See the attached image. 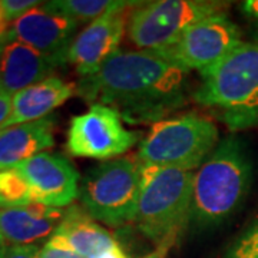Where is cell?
<instances>
[{
    "label": "cell",
    "mask_w": 258,
    "mask_h": 258,
    "mask_svg": "<svg viewBox=\"0 0 258 258\" xmlns=\"http://www.w3.org/2000/svg\"><path fill=\"white\" fill-rule=\"evenodd\" d=\"M186 74L151 50H118L98 74L81 78L76 95L128 123H157L185 105Z\"/></svg>",
    "instance_id": "obj_1"
},
{
    "label": "cell",
    "mask_w": 258,
    "mask_h": 258,
    "mask_svg": "<svg viewBox=\"0 0 258 258\" xmlns=\"http://www.w3.org/2000/svg\"><path fill=\"white\" fill-rule=\"evenodd\" d=\"M252 181V162L244 142L230 135L217 145L194 174L191 221L215 227L230 218L245 200Z\"/></svg>",
    "instance_id": "obj_2"
},
{
    "label": "cell",
    "mask_w": 258,
    "mask_h": 258,
    "mask_svg": "<svg viewBox=\"0 0 258 258\" xmlns=\"http://www.w3.org/2000/svg\"><path fill=\"white\" fill-rule=\"evenodd\" d=\"M194 99L218 113L237 132L258 125V40L241 42L218 63L201 72Z\"/></svg>",
    "instance_id": "obj_3"
},
{
    "label": "cell",
    "mask_w": 258,
    "mask_h": 258,
    "mask_svg": "<svg viewBox=\"0 0 258 258\" xmlns=\"http://www.w3.org/2000/svg\"><path fill=\"white\" fill-rule=\"evenodd\" d=\"M192 184V171L142 166L135 222L158 248H171L191 220Z\"/></svg>",
    "instance_id": "obj_4"
},
{
    "label": "cell",
    "mask_w": 258,
    "mask_h": 258,
    "mask_svg": "<svg viewBox=\"0 0 258 258\" xmlns=\"http://www.w3.org/2000/svg\"><path fill=\"white\" fill-rule=\"evenodd\" d=\"M220 132L215 122L200 113H184L154 123L141 141L142 165L192 171L217 148Z\"/></svg>",
    "instance_id": "obj_5"
},
{
    "label": "cell",
    "mask_w": 258,
    "mask_h": 258,
    "mask_svg": "<svg viewBox=\"0 0 258 258\" xmlns=\"http://www.w3.org/2000/svg\"><path fill=\"white\" fill-rule=\"evenodd\" d=\"M142 166L138 157H120L101 162L83 176L79 200L93 220L113 228L135 221Z\"/></svg>",
    "instance_id": "obj_6"
},
{
    "label": "cell",
    "mask_w": 258,
    "mask_h": 258,
    "mask_svg": "<svg viewBox=\"0 0 258 258\" xmlns=\"http://www.w3.org/2000/svg\"><path fill=\"white\" fill-rule=\"evenodd\" d=\"M227 3L208 0H158L139 3L129 13V40L139 50L159 52L171 46L200 20L224 13Z\"/></svg>",
    "instance_id": "obj_7"
},
{
    "label": "cell",
    "mask_w": 258,
    "mask_h": 258,
    "mask_svg": "<svg viewBox=\"0 0 258 258\" xmlns=\"http://www.w3.org/2000/svg\"><path fill=\"white\" fill-rule=\"evenodd\" d=\"M241 42L240 28L225 13H218L200 20L186 29L171 46L154 53L185 72L200 71L201 74L218 63Z\"/></svg>",
    "instance_id": "obj_8"
},
{
    "label": "cell",
    "mask_w": 258,
    "mask_h": 258,
    "mask_svg": "<svg viewBox=\"0 0 258 258\" xmlns=\"http://www.w3.org/2000/svg\"><path fill=\"white\" fill-rule=\"evenodd\" d=\"M139 134L123 126L119 113L106 105L93 103L89 111L71 119L66 149L71 155L111 161L128 152Z\"/></svg>",
    "instance_id": "obj_9"
},
{
    "label": "cell",
    "mask_w": 258,
    "mask_h": 258,
    "mask_svg": "<svg viewBox=\"0 0 258 258\" xmlns=\"http://www.w3.org/2000/svg\"><path fill=\"white\" fill-rule=\"evenodd\" d=\"M139 3L128 2L82 29L71 43L66 63L74 64L76 74L81 78L98 74L102 66L119 50L120 42L128 26L126 12L132 6H138Z\"/></svg>",
    "instance_id": "obj_10"
},
{
    "label": "cell",
    "mask_w": 258,
    "mask_h": 258,
    "mask_svg": "<svg viewBox=\"0 0 258 258\" xmlns=\"http://www.w3.org/2000/svg\"><path fill=\"white\" fill-rule=\"evenodd\" d=\"M26 178L35 203L64 208L79 198L81 175L63 155L42 152L16 166Z\"/></svg>",
    "instance_id": "obj_11"
},
{
    "label": "cell",
    "mask_w": 258,
    "mask_h": 258,
    "mask_svg": "<svg viewBox=\"0 0 258 258\" xmlns=\"http://www.w3.org/2000/svg\"><path fill=\"white\" fill-rule=\"evenodd\" d=\"M79 26L81 23L74 19L37 6L12 25L9 37L36 49L60 66L66 63L68 50Z\"/></svg>",
    "instance_id": "obj_12"
},
{
    "label": "cell",
    "mask_w": 258,
    "mask_h": 258,
    "mask_svg": "<svg viewBox=\"0 0 258 258\" xmlns=\"http://www.w3.org/2000/svg\"><path fill=\"white\" fill-rule=\"evenodd\" d=\"M46 242L71 249L85 258H98L118 244L111 232L96 224L79 205H71L64 210L63 220Z\"/></svg>",
    "instance_id": "obj_13"
},
{
    "label": "cell",
    "mask_w": 258,
    "mask_h": 258,
    "mask_svg": "<svg viewBox=\"0 0 258 258\" xmlns=\"http://www.w3.org/2000/svg\"><path fill=\"white\" fill-rule=\"evenodd\" d=\"M63 215V208H52L37 203L0 210V235L8 245H36L37 241L52 237Z\"/></svg>",
    "instance_id": "obj_14"
},
{
    "label": "cell",
    "mask_w": 258,
    "mask_h": 258,
    "mask_svg": "<svg viewBox=\"0 0 258 258\" xmlns=\"http://www.w3.org/2000/svg\"><path fill=\"white\" fill-rule=\"evenodd\" d=\"M74 95H76V83L66 82L57 76L22 89L13 95L12 113L2 129L47 118Z\"/></svg>",
    "instance_id": "obj_15"
},
{
    "label": "cell",
    "mask_w": 258,
    "mask_h": 258,
    "mask_svg": "<svg viewBox=\"0 0 258 258\" xmlns=\"http://www.w3.org/2000/svg\"><path fill=\"white\" fill-rule=\"evenodd\" d=\"M56 118L15 125L0 131V171L16 168L55 145Z\"/></svg>",
    "instance_id": "obj_16"
},
{
    "label": "cell",
    "mask_w": 258,
    "mask_h": 258,
    "mask_svg": "<svg viewBox=\"0 0 258 258\" xmlns=\"http://www.w3.org/2000/svg\"><path fill=\"white\" fill-rule=\"evenodd\" d=\"M55 62L19 40H12L0 59V86L12 95L53 76Z\"/></svg>",
    "instance_id": "obj_17"
},
{
    "label": "cell",
    "mask_w": 258,
    "mask_h": 258,
    "mask_svg": "<svg viewBox=\"0 0 258 258\" xmlns=\"http://www.w3.org/2000/svg\"><path fill=\"white\" fill-rule=\"evenodd\" d=\"M128 2L119 0H52L43 3L46 9L60 13L66 18L74 19L78 23H86L102 18L113 9L126 5Z\"/></svg>",
    "instance_id": "obj_18"
},
{
    "label": "cell",
    "mask_w": 258,
    "mask_h": 258,
    "mask_svg": "<svg viewBox=\"0 0 258 258\" xmlns=\"http://www.w3.org/2000/svg\"><path fill=\"white\" fill-rule=\"evenodd\" d=\"M35 203L26 178L18 168L0 171V210L20 208Z\"/></svg>",
    "instance_id": "obj_19"
},
{
    "label": "cell",
    "mask_w": 258,
    "mask_h": 258,
    "mask_svg": "<svg viewBox=\"0 0 258 258\" xmlns=\"http://www.w3.org/2000/svg\"><path fill=\"white\" fill-rule=\"evenodd\" d=\"M224 258H258V220L232 241Z\"/></svg>",
    "instance_id": "obj_20"
},
{
    "label": "cell",
    "mask_w": 258,
    "mask_h": 258,
    "mask_svg": "<svg viewBox=\"0 0 258 258\" xmlns=\"http://www.w3.org/2000/svg\"><path fill=\"white\" fill-rule=\"evenodd\" d=\"M39 5L42 3L36 0H0V6L10 25L18 22L19 19L23 18L26 13L37 8Z\"/></svg>",
    "instance_id": "obj_21"
},
{
    "label": "cell",
    "mask_w": 258,
    "mask_h": 258,
    "mask_svg": "<svg viewBox=\"0 0 258 258\" xmlns=\"http://www.w3.org/2000/svg\"><path fill=\"white\" fill-rule=\"evenodd\" d=\"M39 258H85L79 254H76L71 249L63 247H57L50 242H46L42 248L39 249Z\"/></svg>",
    "instance_id": "obj_22"
},
{
    "label": "cell",
    "mask_w": 258,
    "mask_h": 258,
    "mask_svg": "<svg viewBox=\"0 0 258 258\" xmlns=\"http://www.w3.org/2000/svg\"><path fill=\"white\" fill-rule=\"evenodd\" d=\"M36 245H9L3 258H39Z\"/></svg>",
    "instance_id": "obj_23"
},
{
    "label": "cell",
    "mask_w": 258,
    "mask_h": 258,
    "mask_svg": "<svg viewBox=\"0 0 258 258\" xmlns=\"http://www.w3.org/2000/svg\"><path fill=\"white\" fill-rule=\"evenodd\" d=\"M12 102H13V95L0 86V129L5 125V122L9 119L12 113Z\"/></svg>",
    "instance_id": "obj_24"
},
{
    "label": "cell",
    "mask_w": 258,
    "mask_h": 258,
    "mask_svg": "<svg viewBox=\"0 0 258 258\" xmlns=\"http://www.w3.org/2000/svg\"><path fill=\"white\" fill-rule=\"evenodd\" d=\"M241 10L251 20L258 23V0H247L241 5Z\"/></svg>",
    "instance_id": "obj_25"
},
{
    "label": "cell",
    "mask_w": 258,
    "mask_h": 258,
    "mask_svg": "<svg viewBox=\"0 0 258 258\" xmlns=\"http://www.w3.org/2000/svg\"><path fill=\"white\" fill-rule=\"evenodd\" d=\"M98 258H129L126 255V252L123 249L120 248L118 244H115L113 247H111L109 249H106L103 254H101Z\"/></svg>",
    "instance_id": "obj_26"
},
{
    "label": "cell",
    "mask_w": 258,
    "mask_h": 258,
    "mask_svg": "<svg viewBox=\"0 0 258 258\" xmlns=\"http://www.w3.org/2000/svg\"><path fill=\"white\" fill-rule=\"evenodd\" d=\"M10 23L8 22V19L5 16V13H3V9H2V6H0V37H5L9 35V30H10Z\"/></svg>",
    "instance_id": "obj_27"
},
{
    "label": "cell",
    "mask_w": 258,
    "mask_h": 258,
    "mask_svg": "<svg viewBox=\"0 0 258 258\" xmlns=\"http://www.w3.org/2000/svg\"><path fill=\"white\" fill-rule=\"evenodd\" d=\"M166 249L164 248H157L155 251H152V252H149L148 255H145V257L142 258H165L166 257Z\"/></svg>",
    "instance_id": "obj_28"
},
{
    "label": "cell",
    "mask_w": 258,
    "mask_h": 258,
    "mask_svg": "<svg viewBox=\"0 0 258 258\" xmlns=\"http://www.w3.org/2000/svg\"><path fill=\"white\" fill-rule=\"evenodd\" d=\"M9 42H12V40H10L9 35L5 37H0V59H2V56H3V52H5L6 46L9 45Z\"/></svg>",
    "instance_id": "obj_29"
},
{
    "label": "cell",
    "mask_w": 258,
    "mask_h": 258,
    "mask_svg": "<svg viewBox=\"0 0 258 258\" xmlns=\"http://www.w3.org/2000/svg\"><path fill=\"white\" fill-rule=\"evenodd\" d=\"M8 242L5 241V238L0 235V258H3L5 257V254H6V249H8Z\"/></svg>",
    "instance_id": "obj_30"
},
{
    "label": "cell",
    "mask_w": 258,
    "mask_h": 258,
    "mask_svg": "<svg viewBox=\"0 0 258 258\" xmlns=\"http://www.w3.org/2000/svg\"><path fill=\"white\" fill-rule=\"evenodd\" d=\"M255 37H257V39H255V40H258V32H257V35H255Z\"/></svg>",
    "instance_id": "obj_31"
}]
</instances>
